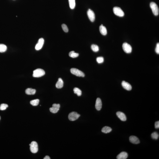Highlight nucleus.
<instances>
[{
  "instance_id": "nucleus-1",
  "label": "nucleus",
  "mask_w": 159,
  "mask_h": 159,
  "mask_svg": "<svg viewBox=\"0 0 159 159\" xmlns=\"http://www.w3.org/2000/svg\"><path fill=\"white\" fill-rule=\"evenodd\" d=\"M45 74L44 70L43 69H37L34 70L33 72V76L34 77H39L43 76Z\"/></svg>"
},
{
  "instance_id": "nucleus-2",
  "label": "nucleus",
  "mask_w": 159,
  "mask_h": 159,
  "mask_svg": "<svg viewBox=\"0 0 159 159\" xmlns=\"http://www.w3.org/2000/svg\"><path fill=\"white\" fill-rule=\"evenodd\" d=\"M150 7L153 13L155 16H157L159 14V8L157 4L155 2H152L150 4Z\"/></svg>"
},
{
  "instance_id": "nucleus-3",
  "label": "nucleus",
  "mask_w": 159,
  "mask_h": 159,
  "mask_svg": "<svg viewBox=\"0 0 159 159\" xmlns=\"http://www.w3.org/2000/svg\"><path fill=\"white\" fill-rule=\"evenodd\" d=\"M30 149L31 152L33 153H37L38 151V146L37 143L35 141H32L29 144Z\"/></svg>"
},
{
  "instance_id": "nucleus-4",
  "label": "nucleus",
  "mask_w": 159,
  "mask_h": 159,
  "mask_svg": "<svg viewBox=\"0 0 159 159\" xmlns=\"http://www.w3.org/2000/svg\"><path fill=\"white\" fill-rule=\"evenodd\" d=\"M114 14L117 16L122 17L124 15V13L121 8L118 7H114L113 9Z\"/></svg>"
},
{
  "instance_id": "nucleus-5",
  "label": "nucleus",
  "mask_w": 159,
  "mask_h": 159,
  "mask_svg": "<svg viewBox=\"0 0 159 159\" xmlns=\"http://www.w3.org/2000/svg\"><path fill=\"white\" fill-rule=\"evenodd\" d=\"M71 72L72 74L76 76L84 77L85 74L82 72L75 68H72L70 69Z\"/></svg>"
},
{
  "instance_id": "nucleus-6",
  "label": "nucleus",
  "mask_w": 159,
  "mask_h": 159,
  "mask_svg": "<svg viewBox=\"0 0 159 159\" xmlns=\"http://www.w3.org/2000/svg\"><path fill=\"white\" fill-rule=\"evenodd\" d=\"M80 114H77L76 112H73L69 113L68 115V118L70 121H75L77 120L80 117Z\"/></svg>"
},
{
  "instance_id": "nucleus-7",
  "label": "nucleus",
  "mask_w": 159,
  "mask_h": 159,
  "mask_svg": "<svg viewBox=\"0 0 159 159\" xmlns=\"http://www.w3.org/2000/svg\"><path fill=\"white\" fill-rule=\"evenodd\" d=\"M122 48L124 51L127 53H130L132 51V48L130 45L125 42L122 45Z\"/></svg>"
},
{
  "instance_id": "nucleus-8",
  "label": "nucleus",
  "mask_w": 159,
  "mask_h": 159,
  "mask_svg": "<svg viewBox=\"0 0 159 159\" xmlns=\"http://www.w3.org/2000/svg\"><path fill=\"white\" fill-rule=\"evenodd\" d=\"M44 42V39L41 38L39 40L38 42L35 47V49L37 50H39L42 49Z\"/></svg>"
},
{
  "instance_id": "nucleus-9",
  "label": "nucleus",
  "mask_w": 159,
  "mask_h": 159,
  "mask_svg": "<svg viewBox=\"0 0 159 159\" xmlns=\"http://www.w3.org/2000/svg\"><path fill=\"white\" fill-rule=\"evenodd\" d=\"M87 15L88 18L91 22H94L95 21V14L94 12L90 9H88L87 12Z\"/></svg>"
},
{
  "instance_id": "nucleus-10",
  "label": "nucleus",
  "mask_w": 159,
  "mask_h": 159,
  "mask_svg": "<svg viewBox=\"0 0 159 159\" xmlns=\"http://www.w3.org/2000/svg\"><path fill=\"white\" fill-rule=\"evenodd\" d=\"M52 107L49 108L50 112L54 114L58 112L60 107V105L59 104H54L53 105Z\"/></svg>"
},
{
  "instance_id": "nucleus-11",
  "label": "nucleus",
  "mask_w": 159,
  "mask_h": 159,
  "mask_svg": "<svg viewBox=\"0 0 159 159\" xmlns=\"http://www.w3.org/2000/svg\"><path fill=\"white\" fill-rule=\"evenodd\" d=\"M95 108L98 110H100L102 108V102L99 98L97 99L95 105Z\"/></svg>"
},
{
  "instance_id": "nucleus-12",
  "label": "nucleus",
  "mask_w": 159,
  "mask_h": 159,
  "mask_svg": "<svg viewBox=\"0 0 159 159\" xmlns=\"http://www.w3.org/2000/svg\"><path fill=\"white\" fill-rule=\"evenodd\" d=\"M116 115L122 121H125L126 120L127 118L126 115L123 113L118 111L116 113Z\"/></svg>"
},
{
  "instance_id": "nucleus-13",
  "label": "nucleus",
  "mask_w": 159,
  "mask_h": 159,
  "mask_svg": "<svg viewBox=\"0 0 159 159\" xmlns=\"http://www.w3.org/2000/svg\"><path fill=\"white\" fill-rule=\"evenodd\" d=\"M129 141L132 143L134 144H138L140 143L138 138L134 136H131L130 137Z\"/></svg>"
},
{
  "instance_id": "nucleus-14",
  "label": "nucleus",
  "mask_w": 159,
  "mask_h": 159,
  "mask_svg": "<svg viewBox=\"0 0 159 159\" xmlns=\"http://www.w3.org/2000/svg\"><path fill=\"white\" fill-rule=\"evenodd\" d=\"M122 85L125 89L128 90H130L132 89L131 85L128 82L123 81L122 82Z\"/></svg>"
},
{
  "instance_id": "nucleus-15",
  "label": "nucleus",
  "mask_w": 159,
  "mask_h": 159,
  "mask_svg": "<svg viewBox=\"0 0 159 159\" xmlns=\"http://www.w3.org/2000/svg\"><path fill=\"white\" fill-rule=\"evenodd\" d=\"M128 157V153L125 152H122L117 156V159H126Z\"/></svg>"
},
{
  "instance_id": "nucleus-16",
  "label": "nucleus",
  "mask_w": 159,
  "mask_h": 159,
  "mask_svg": "<svg viewBox=\"0 0 159 159\" xmlns=\"http://www.w3.org/2000/svg\"><path fill=\"white\" fill-rule=\"evenodd\" d=\"M99 30L101 34L103 35H106L107 34V30L105 27L101 24L99 27Z\"/></svg>"
},
{
  "instance_id": "nucleus-17",
  "label": "nucleus",
  "mask_w": 159,
  "mask_h": 159,
  "mask_svg": "<svg viewBox=\"0 0 159 159\" xmlns=\"http://www.w3.org/2000/svg\"><path fill=\"white\" fill-rule=\"evenodd\" d=\"M63 86V82L62 79L59 78L56 84V87L57 88H61Z\"/></svg>"
},
{
  "instance_id": "nucleus-18",
  "label": "nucleus",
  "mask_w": 159,
  "mask_h": 159,
  "mask_svg": "<svg viewBox=\"0 0 159 159\" xmlns=\"http://www.w3.org/2000/svg\"><path fill=\"white\" fill-rule=\"evenodd\" d=\"M36 90L32 88H27L25 90L26 94L28 95H33L35 94Z\"/></svg>"
},
{
  "instance_id": "nucleus-19",
  "label": "nucleus",
  "mask_w": 159,
  "mask_h": 159,
  "mask_svg": "<svg viewBox=\"0 0 159 159\" xmlns=\"http://www.w3.org/2000/svg\"><path fill=\"white\" fill-rule=\"evenodd\" d=\"M112 130V129L110 127L107 126L103 127L101 130L102 132L105 133V134H107V133L110 132Z\"/></svg>"
},
{
  "instance_id": "nucleus-20",
  "label": "nucleus",
  "mask_w": 159,
  "mask_h": 159,
  "mask_svg": "<svg viewBox=\"0 0 159 159\" xmlns=\"http://www.w3.org/2000/svg\"><path fill=\"white\" fill-rule=\"evenodd\" d=\"M69 7L71 9H73L75 6V0H68Z\"/></svg>"
},
{
  "instance_id": "nucleus-21",
  "label": "nucleus",
  "mask_w": 159,
  "mask_h": 159,
  "mask_svg": "<svg viewBox=\"0 0 159 159\" xmlns=\"http://www.w3.org/2000/svg\"><path fill=\"white\" fill-rule=\"evenodd\" d=\"M69 55L70 57L74 58L78 57L79 56V54L78 53H75L74 51H71L69 53Z\"/></svg>"
},
{
  "instance_id": "nucleus-22",
  "label": "nucleus",
  "mask_w": 159,
  "mask_h": 159,
  "mask_svg": "<svg viewBox=\"0 0 159 159\" xmlns=\"http://www.w3.org/2000/svg\"><path fill=\"white\" fill-rule=\"evenodd\" d=\"M74 93L77 95L78 96H81L82 95V91L79 88H75L73 89Z\"/></svg>"
},
{
  "instance_id": "nucleus-23",
  "label": "nucleus",
  "mask_w": 159,
  "mask_h": 159,
  "mask_svg": "<svg viewBox=\"0 0 159 159\" xmlns=\"http://www.w3.org/2000/svg\"><path fill=\"white\" fill-rule=\"evenodd\" d=\"M7 47L5 45L0 44V53H4L7 50Z\"/></svg>"
},
{
  "instance_id": "nucleus-24",
  "label": "nucleus",
  "mask_w": 159,
  "mask_h": 159,
  "mask_svg": "<svg viewBox=\"0 0 159 159\" xmlns=\"http://www.w3.org/2000/svg\"><path fill=\"white\" fill-rule=\"evenodd\" d=\"M39 102V100L38 99L32 100L30 102V104L33 106H36L38 105Z\"/></svg>"
},
{
  "instance_id": "nucleus-25",
  "label": "nucleus",
  "mask_w": 159,
  "mask_h": 159,
  "mask_svg": "<svg viewBox=\"0 0 159 159\" xmlns=\"http://www.w3.org/2000/svg\"><path fill=\"white\" fill-rule=\"evenodd\" d=\"M91 48L93 51L96 52L99 50V48L97 45L95 44H93L91 46Z\"/></svg>"
},
{
  "instance_id": "nucleus-26",
  "label": "nucleus",
  "mask_w": 159,
  "mask_h": 159,
  "mask_svg": "<svg viewBox=\"0 0 159 159\" xmlns=\"http://www.w3.org/2000/svg\"><path fill=\"white\" fill-rule=\"evenodd\" d=\"M151 137L153 139H157L159 137V134L158 133L156 132H154L151 134Z\"/></svg>"
},
{
  "instance_id": "nucleus-27",
  "label": "nucleus",
  "mask_w": 159,
  "mask_h": 159,
  "mask_svg": "<svg viewBox=\"0 0 159 159\" xmlns=\"http://www.w3.org/2000/svg\"><path fill=\"white\" fill-rule=\"evenodd\" d=\"M8 106V105L6 104H2L0 106V110H5Z\"/></svg>"
},
{
  "instance_id": "nucleus-28",
  "label": "nucleus",
  "mask_w": 159,
  "mask_h": 159,
  "mask_svg": "<svg viewBox=\"0 0 159 159\" xmlns=\"http://www.w3.org/2000/svg\"><path fill=\"white\" fill-rule=\"evenodd\" d=\"M96 61L98 63H102L103 62L104 59L103 57H100L97 58Z\"/></svg>"
},
{
  "instance_id": "nucleus-29",
  "label": "nucleus",
  "mask_w": 159,
  "mask_h": 159,
  "mask_svg": "<svg viewBox=\"0 0 159 159\" xmlns=\"http://www.w3.org/2000/svg\"><path fill=\"white\" fill-rule=\"evenodd\" d=\"M62 29L65 32L67 33L68 32V29L67 26L65 24H62Z\"/></svg>"
},
{
  "instance_id": "nucleus-30",
  "label": "nucleus",
  "mask_w": 159,
  "mask_h": 159,
  "mask_svg": "<svg viewBox=\"0 0 159 159\" xmlns=\"http://www.w3.org/2000/svg\"><path fill=\"white\" fill-rule=\"evenodd\" d=\"M155 51L157 54H159V43H158L156 45V47L155 49Z\"/></svg>"
},
{
  "instance_id": "nucleus-31",
  "label": "nucleus",
  "mask_w": 159,
  "mask_h": 159,
  "mask_svg": "<svg viewBox=\"0 0 159 159\" xmlns=\"http://www.w3.org/2000/svg\"><path fill=\"white\" fill-rule=\"evenodd\" d=\"M155 128L156 129H158L159 128V121H158L155 122Z\"/></svg>"
},
{
  "instance_id": "nucleus-32",
  "label": "nucleus",
  "mask_w": 159,
  "mask_h": 159,
  "mask_svg": "<svg viewBox=\"0 0 159 159\" xmlns=\"http://www.w3.org/2000/svg\"><path fill=\"white\" fill-rule=\"evenodd\" d=\"M44 159H50V158L49 157V156H48V155H46L45 157L44 158Z\"/></svg>"
},
{
  "instance_id": "nucleus-33",
  "label": "nucleus",
  "mask_w": 159,
  "mask_h": 159,
  "mask_svg": "<svg viewBox=\"0 0 159 159\" xmlns=\"http://www.w3.org/2000/svg\"></svg>"
}]
</instances>
